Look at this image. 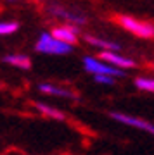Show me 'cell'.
<instances>
[{
	"mask_svg": "<svg viewBox=\"0 0 154 155\" xmlns=\"http://www.w3.org/2000/svg\"><path fill=\"white\" fill-rule=\"evenodd\" d=\"M116 22L120 24L121 28H125L127 31H130L132 35L138 36L144 40H151L154 38V24L147 21H138L132 16H118Z\"/></svg>",
	"mask_w": 154,
	"mask_h": 155,
	"instance_id": "6da1fadb",
	"label": "cell"
},
{
	"mask_svg": "<svg viewBox=\"0 0 154 155\" xmlns=\"http://www.w3.org/2000/svg\"><path fill=\"white\" fill-rule=\"evenodd\" d=\"M35 48H37V52L47 54V55H66V54H71L73 47L54 38L52 33H42L37 45H35Z\"/></svg>",
	"mask_w": 154,
	"mask_h": 155,
	"instance_id": "7a4b0ae2",
	"label": "cell"
},
{
	"mask_svg": "<svg viewBox=\"0 0 154 155\" xmlns=\"http://www.w3.org/2000/svg\"><path fill=\"white\" fill-rule=\"evenodd\" d=\"M109 116L118 124H123L127 127H133V129H138V131H144L145 134L154 136V122L147 121V119H142V117L133 116V114H127V112H111Z\"/></svg>",
	"mask_w": 154,
	"mask_h": 155,
	"instance_id": "3957f363",
	"label": "cell"
},
{
	"mask_svg": "<svg viewBox=\"0 0 154 155\" xmlns=\"http://www.w3.org/2000/svg\"><path fill=\"white\" fill-rule=\"evenodd\" d=\"M83 67L92 76H111V78L125 76V71H120V69L109 66L107 62L100 61V59H95V57H88V55L83 59Z\"/></svg>",
	"mask_w": 154,
	"mask_h": 155,
	"instance_id": "277c9868",
	"label": "cell"
},
{
	"mask_svg": "<svg viewBox=\"0 0 154 155\" xmlns=\"http://www.w3.org/2000/svg\"><path fill=\"white\" fill-rule=\"evenodd\" d=\"M99 59L100 61H104V62H107L109 66L120 69V71L133 69V67L137 66L135 61H132V59H128V57H125V55H121V54H118V52H100Z\"/></svg>",
	"mask_w": 154,
	"mask_h": 155,
	"instance_id": "5b68a950",
	"label": "cell"
},
{
	"mask_svg": "<svg viewBox=\"0 0 154 155\" xmlns=\"http://www.w3.org/2000/svg\"><path fill=\"white\" fill-rule=\"evenodd\" d=\"M40 93L49 95V97H57V98H64V100H76L78 95L69 88H64V86H57V84L52 83H40L37 86Z\"/></svg>",
	"mask_w": 154,
	"mask_h": 155,
	"instance_id": "8992f818",
	"label": "cell"
},
{
	"mask_svg": "<svg viewBox=\"0 0 154 155\" xmlns=\"http://www.w3.org/2000/svg\"><path fill=\"white\" fill-rule=\"evenodd\" d=\"M33 107H35V110L38 112L40 116L47 117V119L59 121V122H62V121H66L68 119L66 112L61 110L59 107H55V105H50V104H45V102H35Z\"/></svg>",
	"mask_w": 154,
	"mask_h": 155,
	"instance_id": "52a82bcc",
	"label": "cell"
},
{
	"mask_svg": "<svg viewBox=\"0 0 154 155\" xmlns=\"http://www.w3.org/2000/svg\"><path fill=\"white\" fill-rule=\"evenodd\" d=\"M52 36L57 40H61L62 43H68V45H75L78 41V31L76 28H73V26H55L52 29Z\"/></svg>",
	"mask_w": 154,
	"mask_h": 155,
	"instance_id": "ba28073f",
	"label": "cell"
},
{
	"mask_svg": "<svg viewBox=\"0 0 154 155\" xmlns=\"http://www.w3.org/2000/svg\"><path fill=\"white\" fill-rule=\"evenodd\" d=\"M85 41L90 43L92 47H97L102 52H120V45L114 43V41H107V40L97 38V36H92V35H85Z\"/></svg>",
	"mask_w": 154,
	"mask_h": 155,
	"instance_id": "9c48e42d",
	"label": "cell"
},
{
	"mask_svg": "<svg viewBox=\"0 0 154 155\" xmlns=\"http://www.w3.org/2000/svg\"><path fill=\"white\" fill-rule=\"evenodd\" d=\"M4 62L17 69H30L31 67V59L24 54H9L4 57Z\"/></svg>",
	"mask_w": 154,
	"mask_h": 155,
	"instance_id": "30bf717a",
	"label": "cell"
},
{
	"mask_svg": "<svg viewBox=\"0 0 154 155\" xmlns=\"http://www.w3.org/2000/svg\"><path fill=\"white\" fill-rule=\"evenodd\" d=\"M50 12L57 17H62L69 22H75V24H85V17L80 16V14H75V12H69L66 9H59V7H50Z\"/></svg>",
	"mask_w": 154,
	"mask_h": 155,
	"instance_id": "8fae6325",
	"label": "cell"
},
{
	"mask_svg": "<svg viewBox=\"0 0 154 155\" xmlns=\"http://www.w3.org/2000/svg\"><path fill=\"white\" fill-rule=\"evenodd\" d=\"M133 83H135V86H137L140 91H145V93H154V78L137 76Z\"/></svg>",
	"mask_w": 154,
	"mask_h": 155,
	"instance_id": "7c38bea8",
	"label": "cell"
},
{
	"mask_svg": "<svg viewBox=\"0 0 154 155\" xmlns=\"http://www.w3.org/2000/svg\"><path fill=\"white\" fill-rule=\"evenodd\" d=\"M19 29V24L16 21H2L0 22V36H5V35H12Z\"/></svg>",
	"mask_w": 154,
	"mask_h": 155,
	"instance_id": "4fadbf2b",
	"label": "cell"
},
{
	"mask_svg": "<svg viewBox=\"0 0 154 155\" xmlns=\"http://www.w3.org/2000/svg\"><path fill=\"white\" fill-rule=\"evenodd\" d=\"M94 81L99 84H106V86H111L114 84L116 78H111V76H94Z\"/></svg>",
	"mask_w": 154,
	"mask_h": 155,
	"instance_id": "5bb4252c",
	"label": "cell"
},
{
	"mask_svg": "<svg viewBox=\"0 0 154 155\" xmlns=\"http://www.w3.org/2000/svg\"><path fill=\"white\" fill-rule=\"evenodd\" d=\"M9 2H16V0H9Z\"/></svg>",
	"mask_w": 154,
	"mask_h": 155,
	"instance_id": "9a60e30c",
	"label": "cell"
}]
</instances>
